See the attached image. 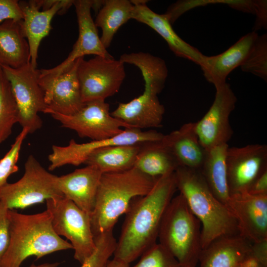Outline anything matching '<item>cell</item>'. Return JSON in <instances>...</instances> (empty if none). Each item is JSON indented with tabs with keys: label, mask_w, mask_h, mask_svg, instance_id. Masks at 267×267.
I'll return each instance as SVG.
<instances>
[{
	"label": "cell",
	"mask_w": 267,
	"mask_h": 267,
	"mask_svg": "<svg viewBox=\"0 0 267 267\" xmlns=\"http://www.w3.org/2000/svg\"><path fill=\"white\" fill-rule=\"evenodd\" d=\"M164 134L156 131H142L136 128H127L119 134L111 138L92 140L79 143L72 139L65 146H52L48 155V170L53 171L66 165L78 166L84 164L89 155L98 148L115 145L138 144L162 139Z\"/></svg>",
	"instance_id": "obj_11"
},
{
	"label": "cell",
	"mask_w": 267,
	"mask_h": 267,
	"mask_svg": "<svg viewBox=\"0 0 267 267\" xmlns=\"http://www.w3.org/2000/svg\"><path fill=\"white\" fill-rule=\"evenodd\" d=\"M74 0H57L50 8L40 10L35 0L20 1L23 13L20 25L30 49V63L37 68L38 50L42 40L49 34L51 22L56 14L64 13L74 3Z\"/></svg>",
	"instance_id": "obj_17"
},
{
	"label": "cell",
	"mask_w": 267,
	"mask_h": 267,
	"mask_svg": "<svg viewBox=\"0 0 267 267\" xmlns=\"http://www.w3.org/2000/svg\"><path fill=\"white\" fill-rule=\"evenodd\" d=\"M140 144L115 145L92 151L84 164L97 168L102 173L118 172L134 167Z\"/></svg>",
	"instance_id": "obj_27"
},
{
	"label": "cell",
	"mask_w": 267,
	"mask_h": 267,
	"mask_svg": "<svg viewBox=\"0 0 267 267\" xmlns=\"http://www.w3.org/2000/svg\"><path fill=\"white\" fill-rule=\"evenodd\" d=\"M162 141L170 150L179 167L200 170L207 150L201 144L195 131V123L183 125L164 135Z\"/></svg>",
	"instance_id": "obj_22"
},
{
	"label": "cell",
	"mask_w": 267,
	"mask_h": 267,
	"mask_svg": "<svg viewBox=\"0 0 267 267\" xmlns=\"http://www.w3.org/2000/svg\"><path fill=\"white\" fill-rule=\"evenodd\" d=\"M102 174L97 168L87 165L58 177V186L64 197L90 215Z\"/></svg>",
	"instance_id": "obj_20"
},
{
	"label": "cell",
	"mask_w": 267,
	"mask_h": 267,
	"mask_svg": "<svg viewBox=\"0 0 267 267\" xmlns=\"http://www.w3.org/2000/svg\"><path fill=\"white\" fill-rule=\"evenodd\" d=\"M57 178L30 155L21 178L14 183L7 182L0 190V201L9 210L24 209L47 199L64 197L58 188Z\"/></svg>",
	"instance_id": "obj_6"
},
{
	"label": "cell",
	"mask_w": 267,
	"mask_h": 267,
	"mask_svg": "<svg viewBox=\"0 0 267 267\" xmlns=\"http://www.w3.org/2000/svg\"><path fill=\"white\" fill-rule=\"evenodd\" d=\"M157 178L149 177L134 167L103 173L90 215L94 237L113 230L119 217L127 211L132 200L147 194Z\"/></svg>",
	"instance_id": "obj_4"
},
{
	"label": "cell",
	"mask_w": 267,
	"mask_h": 267,
	"mask_svg": "<svg viewBox=\"0 0 267 267\" xmlns=\"http://www.w3.org/2000/svg\"><path fill=\"white\" fill-rule=\"evenodd\" d=\"M227 143L215 146L207 150L199 171L214 195L226 204L229 198L226 163Z\"/></svg>",
	"instance_id": "obj_25"
},
{
	"label": "cell",
	"mask_w": 267,
	"mask_h": 267,
	"mask_svg": "<svg viewBox=\"0 0 267 267\" xmlns=\"http://www.w3.org/2000/svg\"><path fill=\"white\" fill-rule=\"evenodd\" d=\"M106 267H131L130 264L113 258L109 261Z\"/></svg>",
	"instance_id": "obj_38"
},
{
	"label": "cell",
	"mask_w": 267,
	"mask_h": 267,
	"mask_svg": "<svg viewBox=\"0 0 267 267\" xmlns=\"http://www.w3.org/2000/svg\"><path fill=\"white\" fill-rule=\"evenodd\" d=\"M92 0H74L77 17L79 36L67 57L60 64L50 69L39 70L40 82L51 80L69 69L78 59L93 54L113 57L102 44L91 15Z\"/></svg>",
	"instance_id": "obj_12"
},
{
	"label": "cell",
	"mask_w": 267,
	"mask_h": 267,
	"mask_svg": "<svg viewBox=\"0 0 267 267\" xmlns=\"http://www.w3.org/2000/svg\"><path fill=\"white\" fill-rule=\"evenodd\" d=\"M179 165L162 139L140 144L134 167L154 178L173 173Z\"/></svg>",
	"instance_id": "obj_26"
},
{
	"label": "cell",
	"mask_w": 267,
	"mask_h": 267,
	"mask_svg": "<svg viewBox=\"0 0 267 267\" xmlns=\"http://www.w3.org/2000/svg\"><path fill=\"white\" fill-rule=\"evenodd\" d=\"M80 58L56 78L46 82L39 80L44 92L46 114L57 113L71 115L85 105L77 75Z\"/></svg>",
	"instance_id": "obj_16"
},
{
	"label": "cell",
	"mask_w": 267,
	"mask_h": 267,
	"mask_svg": "<svg viewBox=\"0 0 267 267\" xmlns=\"http://www.w3.org/2000/svg\"><path fill=\"white\" fill-rule=\"evenodd\" d=\"M132 19L146 24L155 31L166 41L177 56L189 60L199 66L201 64L205 55L178 36L165 14L154 12L146 3L134 4Z\"/></svg>",
	"instance_id": "obj_21"
},
{
	"label": "cell",
	"mask_w": 267,
	"mask_h": 267,
	"mask_svg": "<svg viewBox=\"0 0 267 267\" xmlns=\"http://www.w3.org/2000/svg\"><path fill=\"white\" fill-rule=\"evenodd\" d=\"M226 163L230 195L247 192L256 178L267 169V146L254 144L228 147Z\"/></svg>",
	"instance_id": "obj_14"
},
{
	"label": "cell",
	"mask_w": 267,
	"mask_h": 267,
	"mask_svg": "<svg viewBox=\"0 0 267 267\" xmlns=\"http://www.w3.org/2000/svg\"><path fill=\"white\" fill-rule=\"evenodd\" d=\"M30 62L28 42L20 21L7 20L0 23V66L17 68Z\"/></svg>",
	"instance_id": "obj_24"
},
{
	"label": "cell",
	"mask_w": 267,
	"mask_h": 267,
	"mask_svg": "<svg viewBox=\"0 0 267 267\" xmlns=\"http://www.w3.org/2000/svg\"><path fill=\"white\" fill-rule=\"evenodd\" d=\"M251 246V242L238 234L217 238L202 250L200 267H236Z\"/></svg>",
	"instance_id": "obj_23"
},
{
	"label": "cell",
	"mask_w": 267,
	"mask_h": 267,
	"mask_svg": "<svg viewBox=\"0 0 267 267\" xmlns=\"http://www.w3.org/2000/svg\"><path fill=\"white\" fill-rule=\"evenodd\" d=\"M142 94L127 103H120L111 113L114 118L132 128H158L162 126L165 108L160 103L159 92L145 84Z\"/></svg>",
	"instance_id": "obj_18"
},
{
	"label": "cell",
	"mask_w": 267,
	"mask_h": 267,
	"mask_svg": "<svg viewBox=\"0 0 267 267\" xmlns=\"http://www.w3.org/2000/svg\"><path fill=\"white\" fill-rule=\"evenodd\" d=\"M226 206L235 219L240 236L251 243L267 239V195L232 194Z\"/></svg>",
	"instance_id": "obj_15"
},
{
	"label": "cell",
	"mask_w": 267,
	"mask_h": 267,
	"mask_svg": "<svg viewBox=\"0 0 267 267\" xmlns=\"http://www.w3.org/2000/svg\"><path fill=\"white\" fill-rule=\"evenodd\" d=\"M28 134L27 130L22 129L9 151L0 160V190L7 183L8 177L19 170L17 164L22 143Z\"/></svg>",
	"instance_id": "obj_32"
},
{
	"label": "cell",
	"mask_w": 267,
	"mask_h": 267,
	"mask_svg": "<svg viewBox=\"0 0 267 267\" xmlns=\"http://www.w3.org/2000/svg\"><path fill=\"white\" fill-rule=\"evenodd\" d=\"M18 123V111L10 84L0 66V144Z\"/></svg>",
	"instance_id": "obj_29"
},
{
	"label": "cell",
	"mask_w": 267,
	"mask_h": 267,
	"mask_svg": "<svg viewBox=\"0 0 267 267\" xmlns=\"http://www.w3.org/2000/svg\"><path fill=\"white\" fill-rule=\"evenodd\" d=\"M177 190L174 172L158 178L147 194L132 200L117 241L114 259L130 264L157 243L163 216Z\"/></svg>",
	"instance_id": "obj_1"
},
{
	"label": "cell",
	"mask_w": 267,
	"mask_h": 267,
	"mask_svg": "<svg viewBox=\"0 0 267 267\" xmlns=\"http://www.w3.org/2000/svg\"><path fill=\"white\" fill-rule=\"evenodd\" d=\"M84 103L104 100L118 92L126 77L124 63L114 57L80 58L77 69Z\"/></svg>",
	"instance_id": "obj_9"
},
{
	"label": "cell",
	"mask_w": 267,
	"mask_h": 267,
	"mask_svg": "<svg viewBox=\"0 0 267 267\" xmlns=\"http://www.w3.org/2000/svg\"><path fill=\"white\" fill-rule=\"evenodd\" d=\"M201 226L179 193L172 199L164 213L158 232L159 243L181 267H196L202 250Z\"/></svg>",
	"instance_id": "obj_5"
},
{
	"label": "cell",
	"mask_w": 267,
	"mask_h": 267,
	"mask_svg": "<svg viewBox=\"0 0 267 267\" xmlns=\"http://www.w3.org/2000/svg\"><path fill=\"white\" fill-rule=\"evenodd\" d=\"M244 72L251 73L267 81V34L258 36L243 63Z\"/></svg>",
	"instance_id": "obj_30"
},
{
	"label": "cell",
	"mask_w": 267,
	"mask_h": 267,
	"mask_svg": "<svg viewBox=\"0 0 267 267\" xmlns=\"http://www.w3.org/2000/svg\"><path fill=\"white\" fill-rule=\"evenodd\" d=\"M134 5L128 0H106L98 11L94 24L102 31L100 38L105 48L110 45L119 29L132 19Z\"/></svg>",
	"instance_id": "obj_28"
},
{
	"label": "cell",
	"mask_w": 267,
	"mask_h": 267,
	"mask_svg": "<svg viewBox=\"0 0 267 267\" xmlns=\"http://www.w3.org/2000/svg\"><path fill=\"white\" fill-rule=\"evenodd\" d=\"M236 267H267V262L263 260L251 249Z\"/></svg>",
	"instance_id": "obj_37"
},
{
	"label": "cell",
	"mask_w": 267,
	"mask_h": 267,
	"mask_svg": "<svg viewBox=\"0 0 267 267\" xmlns=\"http://www.w3.org/2000/svg\"><path fill=\"white\" fill-rule=\"evenodd\" d=\"M247 192L255 195H267V169L256 178Z\"/></svg>",
	"instance_id": "obj_36"
},
{
	"label": "cell",
	"mask_w": 267,
	"mask_h": 267,
	"mask_svg": "<svg viewBox=\"0 0 267 267\" xmlns=\"http://www.w3.org/2000/svg\"><path fill=\"white\" fill-rule=\"evenodd\" d=\"M95 249L81 267H106L110 258L113 255L117 241L113 230L100 234L94 237Z\"/></svg>",
	"instance_id": "obj_31"
},
{
	"label": "cell",
	"mask_w": 267,
	"mask_h": 267,
	"mask_svg": "<svg viewBox=\"0 0 267 267\" xmlns=\"http://www.w3.org/2000/svg\"><path fill=\"white\" fill-rule=\"evenodd\" d=\"M132 267H181L176 258L159 243L146 250Z\"/></svg>",
	"instance_id": "obj_33"
},
{
	"label": "cell",
	"mask_w": 267,
	"mask_h": 267,
	"mask_svg": "<svg viewBox=\"0 0 267 267\" xmlns=\"http://www.w3.org/2000/svg\"><path fill=\"white\" fill-rule=\"evenodd\" d=\"M175 177L177 190L200 222L202 249L217 238L238 234L233 216L214 195L199 170L179 166Z\"/></svg>",
	"instance_id": "obj_3"
},
{
	"label": "cell",
	"mask_w": 267,
	"mask_h": 267,
	"mask_svg": "<svg viewBox=\"0 0 267 267\" xmlns=\"http://www.w3.org/2000/svg\"><path fill=\"white\" fill-rule=\"evenodd\" d=\"M59 265V263H44L39 265L32 264L29 267H57Z\"/></svg>",
	"instance_id": "obj_39"
},
{
	"label": "cell",
	"mask_w": 267,
	"mask_h": 267,
	"mask_svg": "<svg viewBox=\"0 0 267 267\" xmlns=\"http://www.w3.org/2000/svg\"><path fill=\"white\" fill-rule=\"evenodd\" d=\"M259 36L252 31L241 37L224 52L214 56H204L200 65L206 80L215 88L226 83L228 75L240 67Z\"/></svg>",
	"instance_id": "obj_19"
},
{
	"label": "cell",
	"mask_w": 267,
	"mask_h": 267,
	"mask_svg": "<svg viewBox=\"0 0 267 267\" xmlns=\"http://www.w3.org/2000/svg\"><path fill=\"white\" fill-rule=\"evenodd\" d=\"M62 127L74 131L82 138L101 140L112 138L123 131L122 128H132L113 117L109 112V104L104 100H94L85 103L75 114L64 115L50 114Z\"/></svg>",
	"instance_id": "obj_10"
},
{
	"label": "cell",
	"mask_w": 267,
	"mask_h": 267,
	"mask_svg": "<svg viewBox=\"0 0 267 267\" xmlns=\"http://www.w3.org/2000/svg\"><path fill=\"white\" fill-rule=\"evenodd\" d=\"M8 80L18 111V123L33 134L40 129L43 121L39 113L46 114L43 89L39 81V70L30 62L17 68L2 66Z\"/></svg>",
	"instance_id": "obj_8"
},
{
	"label": "cell",
	"mask_w": 267,
	"mask_h": 267,
	"mask_svg": "<svg viewBox=\"0 0 267 267\" xmlns=\"http://www.w3.org/2000/svg\"><path fill=\"white\" fill-rule=\"evenodd\" d=\"M8 211L6 204L0 201V260L6 252L9 242Z\"/></svg>",
	"instance_id": "obj_34"
},
{
	"label": "cell",
	"mask_w": 267,
	"mask_h": 267,
	"mask_svg": "<svg viewBox=\"0 0 267 267\" xmlns=\"http://www.w3.org/2000/svg\"><path fill=\"white\" fill-rule=\"evenodd\" d=\"M10 239L0 260V267H21L28 257L37 259L62 250L73 249L71 244L54 231L51 216L46 210L31 215L8 211Z\"/></svg>",
	"instance_id": "obj_2"
},
{
	"label": "cell",
	"mask_w": 267,
	"mask_h": 267,
	"mask_svg": "<svg viewBox=\"0 0 267 267\" xmlns=\"http://www.w3.org/2000/svg\"><path fill=\"white\" fill-rule=\"evenodd\" d=\"M45 202L54 231L70 241L74 250V259L83 264L96 247L90 215L65 197Z\"/></svg>",
	"instance_id": "obj_7"
},
{
	"label": "cell",
	"mask_w": 267,
	"mask_h": 267,
	"mask_svg": "<svg viewBox=\"0 0 267 267\" xmlns=\"http://www.w3.org/2000/svg\"><path fill=\"white\" fill-rule=\"evenodd\" d=\"M215 99L205 115L195 122V131L202 146L208 150L227 143L233 134L229 116L234 109L237 97L229 84L216 88Z\"/></svg>",
	"instance_id": "obj_13"
},
{
	"label": "cell",
	"mask_w": 267,
	"mask_h": 267,
	"mask_svg": "<svg viewBox=\"0 0 267 267\" xmlns=\"http://www.w3.org/2000/svg\"><path fill=\"white\" fill-rule=\"evenodd\" d=\"M23 13L17 0H0V23L7 20L21 21Z\"/></svg>",
	"instance_id": "obj_35"
}]
</instances>
